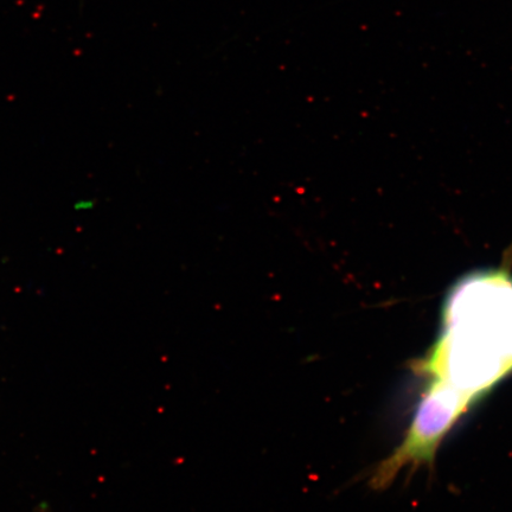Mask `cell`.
Here are the masks:
<instances>
[{
    "instance_id": "obj_1",
    "label": "cell",
    "mask_w": 512,
    "mask_h": 512,
    "mask_svg": "<svg viewBox=\"0 0 512 512\" xmlns=\"http://www.w3.org/2000/svg\"><path fill=\"white\" fill-rule=\"evenodd\" d=\"M415 370L470 407L509 376L511 275L482 272L459 281L446 299L443 331Z\"/></svg>"
}]
</instances>
